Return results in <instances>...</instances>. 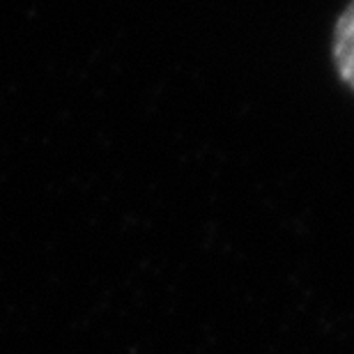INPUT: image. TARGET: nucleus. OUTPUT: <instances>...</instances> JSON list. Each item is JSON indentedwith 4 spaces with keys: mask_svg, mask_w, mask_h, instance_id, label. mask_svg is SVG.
<instances>
[{
    "mask_svg": "<svg viewBox=\"0 0 354 354\" xmlns=\"http://www.w3.org/2000/svg\"><path fill=\"white\" fill-rule=\"evenodd\" d=\"M334 62L338 76L354 90V0L334 28Z\"/></svg>",
    "mask_w": 354,
    "mask_h": 354,
    "instance_id": "nucleus-1",
    "label": "nucleus"
}]
</instances>
